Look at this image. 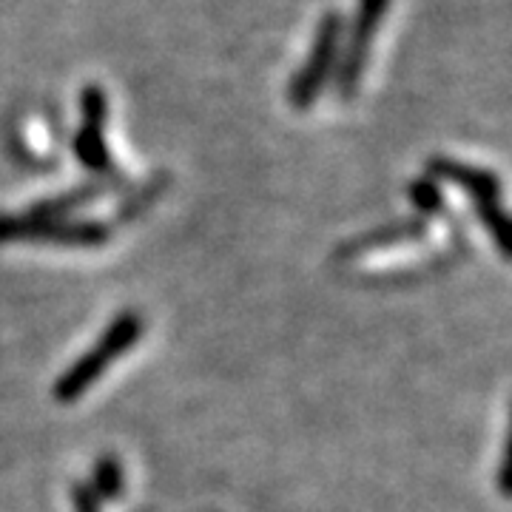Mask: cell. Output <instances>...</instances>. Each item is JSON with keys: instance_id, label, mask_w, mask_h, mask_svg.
<instances>
[{"instance_id": "obj_5", "label": "cell", "mask_w": 512, "mask_h": 512, "mask_svg": "<svg viewBox=\"0 0 512 512\" xmlns=\"http://www.w3.org/2000/svg\"><path fill=\"white\" fill-rule=\"evenodd\" d=\"M430 168H433L439 177H444V180L467 188V191L476 197L484 220L490 222L493 228H498V231L504 228V214L498 211V183H495L493 174L478 171V168H470V165L464 163H456V160H450V157H436V160L430 163Z\"/></svg>"}, {"instance_id": "obj_1", "label": "cell", "mask_w": 512, "mask_h": 512, "mask_svg": "<svg viewBox=\"0 0 512 512\" xmlns=\"http://www.w3.org/2000/svg\"><path fill=\"white\" fill-rule=\"evenodd\" d=\"M342 26L345 20L339 12H328L319 29H316V37H313L311 55L305 57L302 69L296 72V77L291 80V103L296 109H308L316 103V97L322 94V89L328 86V80L336 72L339 66V49H342Z\"/></svg>"}, {"instance_id": "obj_4", "label": "cell", "mask_w": 512, "mask_h": 512, "mask_svg": "<svg viewBox=\"0 0 512 512\" xmlns=\"http://www.w3.org/2000/svg\"><path fill=\"white\" fill-rule=\"evenodd\" d=\"M83 114L86 123L77 131L74 140V151L83 163L97 171H109V151H106V140H103V128H106V114H109V100L100 86H89L83 97Z\"/></svg>"}, {"instance_id": "obj_2", "label": "cell", "mask_w": 512, "mask_h": 512, "mask_svg": "<svg viewBox=\"0 0 512 512\" xmlns=\"http://www.w3.org/2000/svg\"><path fill=\"white\" fill-rule=\"evenodd\" d=\"M390 0H359L356 18L350 23L348 40H345V52L339 57V94L350 100L356 97V89L362 83V74L367 69V57H370V46L382 29L384 18H387Z\"/></svg>"}, {"instance_id": "obj_3", "label": "cell", "mask_w": 512, "mask_h": 512, "mask_svg": "<svg viewBox=\"0 0 512 512\" xmlns=\"http://www.w3.org/2000/svg\"><path fill=\"white\" fill-rule=\"evenodd\" d=\"M137 333H140L137 316H120V322L109 330L106 342H100V345H97V348H94L92 353H89V356H86V359L60 382L57 396H60V399H74V396H80V393H83V390L109 367V362L114 356H120L123 350H128L134 345Z\"/></svg>"}]
</instances>
